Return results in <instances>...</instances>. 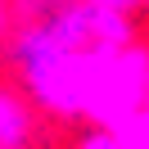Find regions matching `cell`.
<instances>
[{
	"mask_svg": "<svg viewBox=\"0 0 149 149\" xmlns=\"http://www.w3.org/2000/svg\"><path fill=\"white\" fill-rule=\"evenodd\" d=\"M14 23H18V5L14 0H0V41H9Z\"/></svg>",
	"mask_w": 149,
	"mask_h": 149,
	"instance_id": "cell-4",
	"label": "cell"
},
{
	"mask_svg": "<svg viewBox=\"0 0 149 149\" xmlns=\"http://www.w3.org/2000/svg\"><path fill=\"white\" fill-rule=\"evenodd\" d=\"M77 149H149V104L118 127H91Z\"/></svg>",
	"mask_w": 149,
	"mask_h": 149,
	"instance_id": "cell-3",
	"label": "cell"
},
{
	"mask_svg": "<svg viewBox=\"0 0 149 149\" xmlns=\"http://www.w3.org/2000/svg\"><path fill=\"white\" fill-rule=\"evenodd\" d=\"M14 5H18V18H32V14L50 9V5H59V0H14Z\"/></svg>",
	"mask_w": 149,
	"mask_h": 149,
	"instance_id": "cell-6",
	"label": "cell"
},
{
	"mask_svg": "<svg viewBox=\"0 0 149 149\" xmlns=\"http://www.w3.org/2000/svg\"><path fill=\"white\" fill-rule=\"evenodd\" d=\"M36 140V113H32V95L14 91L0 81V149H32Z\"/></svg>",
	"mask_w": 149,
	"mask_h": 149,
	"instance_id": "cell-2",
	"label": "cell"
},
{
	"mask_svg": "<svg viewBox=\"0 0 149 149\" xmlns=\"http://www.w3.org/2000/svg\"><path fill=\"white\" fill-rule=\"evenodd\" d=\"M9 63L36 109L63 122L118 127L149 104V45L131 14L95 0H59L18 18Z\"/></svg>",
	"mask_w": 149,
	"mask_h": 149,
	"instance_id": "cell-1",
	"label": "cell"
},
{
	"mask_svg": "<svg viewBox=\"0 0 149 149\" xmlns=\"http://www.w3.org/2000/svg\"><path fill=\"white\" fill-rule=\"evenodd\" d=\"M95 5H109V9H118V14H131V18H136L140 9H149V0H95Z\"/></svg>",
	"mask_w": 149,
	"mask_h": 149,
	"instance_id": "cell-5",
	"label": "cell"
}]
</instances>
